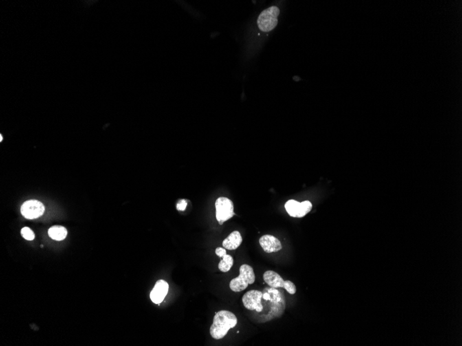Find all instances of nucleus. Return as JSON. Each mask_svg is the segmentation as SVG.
Masks as SVG:
<instances>
[{
    "mask_svg": "<svg viewBox=\"0 0 462 346\" xmlns=\"http://www.w3.org/2000/svg\"><path fill=\"white\" fill-rule=\"evenodd\" d=\"M21 234L25 239L28 240V241H32L35 238L34 232L29 228L22 229Z\"/></svg>",
    "mask_w": 462,
    "mask_h": 346,
    "instance_id": "4468645a",
    "label": "nucleus"
},
{
    "mask_svg": "<svg viewBox=\"0 0 462 346\" xmlns=\"http://www.w3.org/2000/svg\"><path fill=\"white\" fill-rule=\"evenodd\" d=\"M188 206V202L185 199H182L180 200L177 204V210L179 211H184L186 209V207Z\"/></svg>",
    "mask_w": 462,
    "mask_h": 346,
    "instance_id": "dca6fc26",
    "label": "nucleus"
},
{
    "mask_svg": "<svg viewBox=\"0 0 462 346\" xmlns=\"http://www.w3.org/2000/svg\"><path fill=\"white\" fill-rule=\"evenodd\" d=\"M285 209L290 217L302 218L310 212L312 204L308 201L299 203L295 200H289L286 203Z\"/></svg>",
    "mask_w": 462,
    "mask_h": 346,
    "instance_id": "39448f33",
    "label": "nucleus"
},
{
    "mask_svg": "<svg viewBox=\"0 0 462 346\" xmlns=\"http://www.w3.org/2000/svg\"><path fill=\"white\" fill-rule=\"evenodd\" d=\"M259 242L262 248L267 253L277 252L282 248L281 242L279 240L269 234L262 236L259 240Z\"/></svg>",
    "mask_w": 462,
    "mask_h": 346,
    "instance_id": "1a4fd4ad",
    "label": "nucleus"
},
{
    "mask_svg": "<svg viewBox=\"0 0 462 346\" xmlns=\"http://www.w3.org/2000/svg\"><path fill=\"white\" fill-rule=\"evenodd\" d=\"M279 14L280 9L277 7H269L263 11L257 21L260 30L264 32H269L274 30L278 25Z\"/></svg>",
    "mask_w": 462,
    "mask_h": 346,
    "instance_id": "7ed1b4c3",
    "label": "nucleus"
},
{
    "mask_svg": "<svg viewBox=\"0 0 462 346\" xmlns=\"http://www.w3.org/2000/svg\"><path fill=\"white\" fill-rule=\"evenodd\" d=\"M263 279L265 283L273 288H283L285 281L281 276L272 270H268L263 274Z\"/></svg>",
    "mask_w": 462,
    "mask_h": 346,
    "instance_id": "9d476101",
    "label": "nucleus"
},
{
    "mask_svg": "<svg viewBox=\"0 0 462 346\" xmlns=\"http://www.w3.org/2000/svg\"><path fill=\"white\" fill-rule=\"evenodd\" d=\"M215 209L216 219L219 225H223L235 215L234 203L228 198L219 197L217 199L215 202Z\"/></svg>",
    "mask_w": 462,
    "mask_h": 346,
    "instance_id": "20e7f679",
    "label": "nucleus"
},
{
    "mask_svg": "<svg viewBox=\"0 0 462 346\" xmlns=\"http://www.w3.org/2000/svg\"><path fill=\"white\" fill-rule=\"evenodd\" d=\"M48 233L51 239L56 240V241H62L67 237V231L64 227L57 225V226L51 227L49 230Z\"/></svg>",
    "mask_w": 462,
    "mask_h": 346,
    "instance_id": "f8f14e48",
    "label": "nucleus"
},
{
    "mask_svg": "<svg viewBox=\"0 0 462 346\" xmlns=\"http://www.w3.org/2000/svg\"><path fill=\"white\" fill-rule=\"evenodd\" d=\"M168 290H169L168 283L164 280H159L156 283L153 290L150 292L151 301L155 304L162 303L168 294Z\"/></svg>",
    "mask_w": 462,
    "mask_h": 346,
    "instance_id": "6e6552de",
    "label": "nucleus"
},
{
    "mask_svg": "<svg viewBox=\"0 0 462 346\" xmlns=\"http://www.w3.org/2000/svg\"><path fill=\"white\" fill-rule=\"evenodd\" d=\"M238 323L237 316L227 310L219 311L214 314L213 323L210 328V334L214 339H221Z\"/></svg>",
    "mask_w": 462,
    "mask_h": 346,
    "instance_id": "f257e3e1",
    "label": "nucleus"
},
{
    "mask_svg": "<svg viewBox=\"0 0 462 346\" xmlns=\"http://www.w3.org/2000/svg\"><path fill=\"white\" fill-rule=\"evenodd\" d=\"M215 254H217L219 257H223V256L226 254V251H225V248H217L215 250Z\"/></svg>",
    "mask_w": 462,
    "mask_h": 346,
    "instance_id": "f3484780",
    "label": "nucleus"
},
{
    "mask_svg": "<svg viewBox=\"0 0 462 346\" xmlns=\"http://www.w3.org/2000/svg\"><path fill=\"white\" fill-rule=\"evenodd\" d=\"M243 243V237L238 231H234L226 239L223 240L222 245L225 250H234L239 248Z\"/></svg>",
    "mask_w": 462,
    "mask_h": 346,
    "instance_id": "9b49d317",
    "label": "nucleus"
},
{
    "mask_svg": "<svg viewBox=\"0 0 462 346\" xmlns=\"http://www.w3.org/2000/svg\"><path fill=\"white\" fill-rule=\"evenodd\" d=\"M45 212V206L40 201H26L21 207V213L27 219H35L41 217Z\"/></svg>",
    "mask_w": 462,
    "mask_h": 346,
    "instance_id": "0eeeda50",
    "label": "nucleus"
},
{
    "mask_svg": "<svg viewBox=\"0 0 462 346\" xmlns=\"http://www.w3.org/2000/svg\"><path fill=\"white\" fill-rule=\"evenodd\" d=\"M256 281L254 269L250 265L244 264L240 267V275L231 280L230 290L235 292H240L246 290L249 285L254 284Z\"/></svg>",
    "mask_w": 462,
    "mask_h": 346,
    "instance_id": "f03ea898",
    "label": "nucleus"
},
{
    "mask_svg": "<svg viewBox=\"0 0 462 346\" xmlns=\"http://www.w3.org/2000/svg\"><path fill=\"white\" fill-rule=\"evenodd\" d=\"M223 259L219 262V269L221 272H227L230 270L231 267L234 265V259L232 256L225 254L223 256Z\"/></svg>",
    "mask_w": 462,
    "mask_h": 346,
    "instance_id": "ddd939ff",
    "label": "nucleus"
},
{
    "mask_svg": "<svg viewBox=\"0 0 462 346\" xmlns=\"http://www.w3.org/2000/svg\"><path fill=\"white\" fill-rule=\"evenodd\" d=\"M263 293L259 290H253L246 293L243 297V303L246 308L249 310H256L261 312L264 310L262 305Z\"/></svg>",
    "mask_w": 462,
    "mask_h": 346,
    "instance_id": "423d86ee",
    "label": "nucleus"
},
{
    "mask_svg": "<svg viewBox=\"0 0 462 346\" xmlns=\"http://www.w3.org/2000/svg\"><path fill=\"white\" fill-rule=\"evenodd\" d=\"M286 290L287 291L289 294H294L296 292V287L294 283L291 281H285V284H284V287Z\"/></svg>",
    "mask_w": 462,
    "mask_h": 346,
    "instance_id": "2eb2a0df",
    "label": "nucleus"
}]
</instances>
